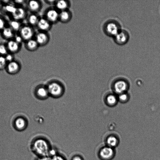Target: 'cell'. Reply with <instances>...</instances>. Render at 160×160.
I'll return each mask as SVG.
<instances>
[{"mask_svg":"<svg viewBox=\"0 0 160 160\" xmlns=\"http://www.w3.org/2000/svg\"><path fill=\"white\" fill-rule=\"evenodd\" d=\"M52 24L46 19L41 17L36 26L39 31L48 32L51 29Z\"/></svg>","mask_w":160,"mask_h":160,"instance_id":"cell-9","label":"cell"},{"mask_svg":"<svg viewBox=\"0 0 160 160\" xmlns=\"http://www.w3.org/2000/svg\"><path fill=\"white\" fill-rule=\"evenodd\" d=\"M119 98L122 101H125L128 99V96L126 94L122 93L119 96Z\"/></svg>","mask_w":160,"mask_h":160,"instance_id":"cell-32","label":"cell"},{"mask_svg":"<svg viewBox=\"0 0 160 160\" xmlns=\"http://www.w3.org/2000/svg\"><path fill=\"white\" fill-rule=\"evenodd\" d=\"M7 63L5 56L0 55V70L6 68Z\"/></svg>","mask_w":160,"mask_h":160,"instance_id":"cell-25","label":"cell"},{"mask_svg":"<svg viewBox=\"0 0 160 160\" xmlns=\"http://www.w3.org/2000/svg\"><path fill=\"white\" fill-rule=\"evenodd\" d=\"M49 96L54 98L62 97L65 92V87L63 84L59 81L52 80L46 85Z\"/></svg>","mask_w":160,"mask_h":160,"instance_id":"cell-1","label":"cell"},{"mask_svg":"<svg viewBox=\"0 0 160 160\" xmlns=\"http://www.w3.org/2000/svg\"><path fill=\"white\" fill-rule=\"evenodd\" d=\"M35 94L36 97L40 100H45L49 96L46 85H40L37 87Z\"/></svg>","mask_w":160,"mask_h":160,"instance_id":"cell-10","label":"cell"},{"mask_svg":"<svg viewBox=\"0 0 160 160\" xmlns=\"http://www.w3.org/2000/svg\"><path fill=\"white\" fill-rule=\"evenodd\" d=\"M114 155L113 148L107 145L102 148L98 152L99 158L102 160H110Z\"/></svg>","mask_w":160,"mask_h":160,"instance_id":"cell-8","label":"cell"},{"mask_svg":"<svg viewBox=\"0 0 160 160\" xmlns=\"http://www.w3.org/2000/svg\"><path fill=\"white\" fill-rule=\"evenodd\" d=\"M3 37L7 39L11 40L14 36L13 31L10 27H5L2 30Z\"/></svg>","mask_w":160,"mask_h":160,"instance_id":"cell-20","label":"cell"},{"mask_svg":"<svg viewBox=\"0 0 160 160\" xmlns=\"http://www.w3.org/2000/svg\"><path fill=\"white\" fill-rule=\"evenodd\" d=\"M6 68L8 73L11 74H15L19 71L20 66L18 62L13 60L7 63Z\"/></svg>","mask_w":160,"mask_h":160,"instance_id":"cell-14","label":"cell"},{"mask_svg":"<svg viewBox=\"0 0 160 160\" xmlns=\"http://www.w3.org/2000/svg\"><path fill=\"white\" fill-rule=\"evenodd\" d=\"M71 160H83L81 156L78 155H76L73 157L72 158Z\"/></svg>","mask_w":160,"mask_h":160,"instance_id":"cell-33","label":"cell"},{"mask_svg":"<svg viewBox=\"0 0 160 160\" xmlns=\"http://www.w3.org/2000/svg\"><path fill=\"white\" fill-rule=\"evenodd\" d=\"M45 3L49 5H53L54 6L56 0H45Z\"/></svg>","mask_w":160,"mask_h":160,"instance_id":"cell-34","label":"cell"},{"mask_svg":"<svg viewBox=\"0 0 160 160\" xmlns=\"http://www.w3.org/2000/svg\"><path fill=\"white\" fill-rule=\"evenodd\" d=\"M59 12L54 7H51L45 10L43 17L53 25L59 22Z\"/></svg>","mask_w":160,"mask_h":160,"instance_id":"cell-4","label":"cell"},{"mask_svg":"<svg viewBox=\"0 0 160 160\" xmlns=\"http://www.w3.org/2000/svg\"><path fill=\"white\" fill-rule=\"evenodd\" d=\"M71 5L70 1L67 0H56L54 7L59 12L69 9Z\"/></svg>","mask_w":160,"mask_h":160,"instance_id":"cell-12","label":"cell"},{"mask_svg":"<svg viewBox=\"0 0 160 160\" xmlns=\"http://www.w3.org/2000/svg\"><path fill=\"white\" fill-rule=\"evenodd\" d=\"M39 160H48V159L47 157H43V158H41Z\"/></svg>","mask_w":160,"mask_h":160,"instance_id":"cell-37","label":"cell"},{"mask_svg":"<svg viewBox=\"0 0 160 160\" xmlns=\"http://www.w3.org/2000/svg\"><path fill=\"white\" fill-rule=\"evenodd\" d=\"M25 1L24 0H15L14 2L17 4H21L23 3Z\"/></svg>","mask_w":160,"mask_h":160,"instance_id":"cell-36","label":"cell"},{"mask_svg":"<svg viewBox=\"0 0 160 160\" xmlns=\"http://www.w3.org/2000/svg\"><path fill=\"white\" fill-rule=\"evenodd\" d=\"M6 22L5 20L0 16V30H2L5 27Z\"/></svg>","mask_w":160,"mask_h":160,"instance_id":"cell-29","label":"cell"},{"mask_svg":"<svg viewBox=\"0 0 160 160\" xmlns=\"http://www.w3.org/2000/svg\"><path fill=\"white\" fill-rule=\"evenodd\" d=\"M28 7L32 13H37L39 12L42 7V3L39 0H30L28 2Z\"/></svg>","mask_w":160,"mask_h":160,"instance_id":"cell-11","label":"cell"},{"mask_svg":"<svg viewBox=\"0 0 160 160\" xmlns=\"http://www.w3.org/2000/svg\"><path fill=\"white\" fill-rule=\"evenodd\" d=\"M4 56L7 62H8L13 60V57L12 54L8 53Z\"/></svg>","mask_w":160,"mask_h":160,"instance_id":"cell-28","label":"cell"},{"mask_svg":"<svg viewBox=\"0 0 160 160\" xmlns=\"http://www.w3.org/2000/svg\"><path fill=\"white\" fill-rule=\"evenodd\" d=\"M2 2V1L0 0V4Z\"/></svg>","mask_w":160,"mask_h":160,"instance_id":"cell-38","label":"cell"},{"mask_svg":"<svg viewBox=\"0 0 160 160\" xmlns=\"http://www.w3.org/2000/svg\"><path fill=\"white\" fill-rule=\"evenodd\" d=\"M9 24L10 27L13 31H19L22 27L19 21L14 19L10 22Z\"/></svg>","mask_w":160,"mask_h":160,"instance_id":"cell-23","label":"cell"},{"mask_svg":"<svg viewBox=\"0 0 160 160\" xmlns=\"http://www.w3.org/2000/svg\"><path fill=\"white\" fill-rule=\"evenodd\" d=\"M40 18L36 13H32L28 18V22L29 25L32 27H36Z\"/></svg>","mask_w":160,"mask_h":160,"instance_id":"cell-19","label":"cell"},{"mask_svg":"<svg viewBox=\"0 0 160 160\" xmlns=\"http://www.w3.org/2000/svg\"><path fill=\"white\" fill-rule=\"evenodd\" d=\"M72 14L70 9L60 12L59 14V22L63 23L69 22L72 19Z\"/></svg>","mask_w":160,"mask_h":160,"instance_id":"cell-13","label":"cell"},{"mask_svg":"<svg viewBox=\"0 0 160 160\" xmlns=\"http://www.w3.org/2000/svg\"><path fill=\"white\" fill-rule=\"evenodd\" d=\"M16 8L13 5L8 4L5 7L4 9L8 12L11 13L12 14L15 11Z\"/></svg>","mask_w":160,"mask_h":160,"instance_id":"cell-26","label":"cell"},{"mask_svg":"<svg viewBox=\"0 0 160 160\" xmlns=\"http://www.w3.org/2000/svg\"><path fill=\"white\" fill-rule=\"evenodd\" d=\"M16 42L20 44L23 40L22 37L19 35H17L15 37L14 40Z\"/></svg>","mask_w":160,"mask_h":160,"instance_id":"cell-31","label":"cell"},{"mask_svg":"<svg viewBox=\"0 0 160 160\" xmlns=\"http://www.w3.org/2000/svg\"><path fill=\"white\" fill-rule=\"evenodd\" d=\"M20 45L14 40H10L7 42L6 47L8 51L12 54L18 52L20 49Z\"/></svg>","mask_w":160,"mask_h":160,"instance_id":"cell-16","label":"cell"},{"mask_svg":"<svg viewBox=\"0 0 160 160\" xmlns=\"http://www.w3.org/2000/svg\"><path fill=\"white\" fill-rule=\"evenodd\" d=\"M103 29L107 35L114 37L121 29L120 24L117 21L111 19L104 23Z\"/></svg>","mask_w":160,"mask_h":160,"instance_id":"cell-3","label":"cell"},{"mask_svg":"<svg viewBox=\"0 0 160 160\" xmlns=\"http://www.w3.org/2000/svg\"><path fill=\"white\" fill-rule=\"evenodd\" d=\"M15 123L16 127L19 129H22L24 128L27 124L25 120L22 118H17Z\"/></svg>","mask_w":160,"mask_h":160,"instance_id":"cell-22","label":"cell"},{"mask_svg":"<svg viewBox=\"0 0 160 160\" xmlns=\"http://www.w3.org/2000/svg\"><path fill=\"white\" fill-rule=\"evenodd\" d=\"M56 153V152L53 149H50V150H49L48 155L50 154V155H51L52 156V157L53 156L57 154Z\"/></svg>","mask_w":160,"mask_h":160,"instance_id":"cell-35","label":"cell"},{"mask_svg":"<svg viewBox=\"0 0 160 160\" xmlns=\"http://www.w3.org/2000/svg\"><path fill=\"white\" fill-rule=\"evenodd\" d=\"M13 19L19 21L24 19L27 15L26 10L23 8H16L14 12L12 14Z\"/></svg>","mask_w":160,"mask_h":160,"instance_id":"cell-15","label":"cell"},{"mask_svg":"<svg viewBox=\"0 0 160 160\" xmlns=\"http://www.w3.org/2000/svg\"><path fill=\"white\" fill-rule=\"evenodd\" d=\"M117 98L114 95H111L108 96L107 98V102L109 105H114L117 102Z\"/></svg>","mask_w":160,"mask_h":160,"instance_id":"cell-24","label":"cell"},{"mask_svg":"<svg viewBox=\"0 0 160 160\" xmlns=\"http://www.w3.org/2000/svg\"><path fill=\"white\" fill-rule=\"evenodd\" d=\"M19 31L20 35L26 41L33 39L36 34L33 27L30 25L22 26Z\"/></svg>","mask_w":160,"mask_h":160,"instance_id":"cell-5","label":"cell"},{"mask_svg":"<svg viewBox=\"0 0 160 160\" xmlns=\"http://www.w3.org/2000/svg\"><path fill=\"white\" fill-rule=\"evenodd\" d=\"M6 46L3 44H0V55L5 56L8 53Z\"/></svg>","mask_w":160,"mask_h":160,"instance_id":"cell-27","label":"cell"},{"mask_svg":"<svg viewBox=\"0 0 160 160\" xmlns=\"http://www.w3.org/2000/svg\"><path fill=\"white\" fill-rule=\"evenodd\" d=\"M35 37V39L39 47L46 45L50 40V36L48 32L38 31L36 33Z\"/></svg>","mask_w":160,"mask_h":160,"instance_id":"cell-6","label":"cell"},{"mask_svg":"<svg viewBox=\"0 0 160 160\" xmlns=\"http://www.w3.org/2000/svg\"><path fill=\"white\" fill-rule=\"evenodd\" d=\"M25 46L26 49L30 51H35L39 47L35 39H32L26 41Z\"/></svg>","mask_w":160,"mask_h":160,"instance_id":"cell-18","label":"cell"},{"mask_svg":"<svg viewBox=\"0 0 160 160\" xmlns=\"http://www.w3.org/2000/svg\"><path fill=\"white\" fill-rule=\"evenodd\" d=\"M33 148L36 153L42 157H47L50 149L48 141L42 138L38 139L34 141Z\"/></svg>","mask_w":160,"mask_h":160,"instance_id":"cell-2","label":"cell"},{"mask_svg":"<svg viewBox=\"0 0 160 160\" xmlns=\"http://www.w3.org/2000/svg\"><path fill=\"white\" fill-rule=\"evenodd\" d=\"M50 160H65L62 156L56 154L51 157Z\"/></svg>","mask_w":160,"mask_h":160,"instance_id":"cell-30","label":"cell"},{"mask_svg":"<svg viewBox=\"0 0 160 160\" xmlns=\"http://www.w3.org/2000/svg\"><path fill=\"white\" fill-rule=\"evenodd\" d=\"M115 42L119 45H123L127 43L129 38V34L124 29H121L114 37Z\"/></svg>","mask_w":160,"mask_h":160,"instance_id":"cell-7","label":"cell"},{"mask_svg":"<svg viewBox=\"0 0 160 160\" xmlns=\"http://www.w3.org/2000/svg\"><path fill=\"white\" fill-rule=\"evenodd\" d=\"M118 139L116 136L111 135L107 138L106 143L107 146L113 148L118 145Z\"/></svg>","mask_w":160,"mask_h":160,"instance_id":"cell-21","label":"cell"},{"mask_svg":"<svg viewBox=\"0 0 160 160\" xmlns=\"http://www.w3.org/2000/svg\"><path fill=\"white\" fill-rule=\"evenodd\" d=\"M127 85L126 83L122 80L117 82L114 84V89L116 92L118 93L122 94L126 90Z\"/></svg>","mask_w":160,"mask_h":160,"instance_id":"cell-17","label":"cell"}]
</instances>
